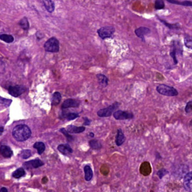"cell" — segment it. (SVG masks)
Wrapping results in <instances>:
<instances>
[{"label":"cell","mask_w":192,"mask_h":192,"mask_svg":"<svg viewBox=\"0 0 192 192\" xmlns=\"http://www.w3.org/2000/svg\"><path fill=\"white\" fill-rule=\"evenodd\" d=\"M12 136L18 141H24L29 139L31 136V131L26 125H19L12 130Z\"/></svg>","instance_id":"obj_1"},{"label":"cell","mask_w":192,"mask_h":192,"mask_svg":"<svg viewBox=\"0 0 192 192\" xmlns=\"http://www.w3.org/2000/svg\"><path fill=\"white\" fill-rule=\"evenodd\" d=\"M157 91L160 95L167 96H176L179 92L175 88L165 84H161L156 87Z\"/></svg>","instance_id":"obj_2"},{"label":"cell","mask_w":192,"mask_h":192,"mask_svg":"<svg viewBox=\"0 0 192 192\" xmlns=\"http://www.w3.org/2000/svg\"><path fill=\"white\" fill-rule=\"evenodd\" d=\"M121 106V103L119 102H114L112 105L107 108L101 109L97 112V114L100 117H108L112 116L116 109Z\"/></svg>","instance_id":"obj_3"},{"label":"cell","mask_w":192,"mask_h":192,"mask_svg":"<svg viewBox=\"0 0 192 192\" xmlns=\"http://www.w3.org/2000/svg\"><path fill=\"white\" fill-rule=\"evenodd\" d=\"M116 29L113 26H105L101 27L97 30V33L102 40L111 38L115 33Z\"/></svg>","instance_id":"obj_4"},{"label":"cell","mask_w":192,"mask_h":192,"mask_svg":"<svg viewBox=\"0 0 192 192\" xmlns=\"http://www.w3.org/2000/svg\"><path fill=\"white\" fill-rule=\"evenodd\" d=\"M44 48L46 51L57 53L59 50V41L56 38H51L45 43Z\"/></svg>","instance_id":"obj_5"},{"label":"cell","mask_w":192,"mask_h":192,"mask_svg":"<svg viewBox=\"0 0 192 192\" xmlns=\"http://www.w3.org/2000/svg\"><path fill=\"white\" fill-rule=\"evenodd\" d=\"M113 117L117 120H126L133 119V114L131 112L118 110L113 113Z\"/></svg>","instance_id":"obj_6"},{"label":"cell","mask_w":192,"mask_h":192,"mask_svg":"<svg viewBox=\"0 0 192 192\" xmlns=\"http://www.w3.org/2000/svg\"><path fill=\"white\" fill-rule=\"evenodd\" d=\"M178 50L182 51V44L179 41L178 42V41H174L173 45L172 46V50L170 53V55L172 57V58L173 59L174 64L175 65H176L178 63V60H177V58H176V51H177V52H179V53H180L181 55H182V52L178 51Z\"/></svg>","instance_id":"obj_7"},{"label":"cell","mask_w":192,"mask_h":192,"mask_svg":"<svg viewBox=\"0 0 192 192\" xmlns=\"http://www.w3.org/2000/svg\"><path fill=\"white\" fill-rule=\"evenodd\" d=\"M151 33V30L147 27H140L135 30V33L137 37L140 38L142 41L145 42V36L148 35Z\"/></svg>","instance_id":"obj_8"},{"label":"cell","mask_w":192,"mask_h":192,"mask_svg":"<svg viewBox=\"0 0 192 192\" xmlns=\"http://www.w3.org/2000/svg\"><path fill=\"white\" fill-rule=\"evenodd\" d=\"M25 91H26L25 87L22 86L16 85L15 86H10L9 89V92L10 94L14 97H18L21 95Z\"/></svg>","instance_id":"obj_9"},{"label":"cell","mask_w":192,"mask_h":192,"mask_svg":"<svg viewBox=\"0 0 192 192\" xmlns=\"http://www.w3.org/2000/svg\"><path fill=\"white\" fill-rule=\"evenodd\" d=\"M80 101L78 100L74 99H68L64 101L62 108L63 109H66L69 108H78L80 107Z\"/></svg>","instance_id":"obj_10"},{"label":"cell","mask_w":192,"mask_h":192,"mask_svg":"<svg viewBox=\"0 0 192 192\" xmlns=\"http://www.w3.org/2000/svg\"><path fill=\"white\" fill-rule=\"evenodd\" d=\"M43 165V162L38 159L26 162L24 163V165L27 169H36Z\"/></svg>","instance_id":"obj_11"},{"label":"cell","mask_w":192,"mask_h":192,"mask_svg":"<svg viewBox=\"0 0 192 192\" xmlns=\"http://www.w3.org/2000/svg\"><path fill=\"white\" fill-rule=\"evenodd\" d=\"M192 173L188 172L184 177V185L188 192H191L192 191Z\"/></svg>","instance_id":"obj_12"},{"label":"cell","mask_w":192,"mask_h":192,"mask_svg":"<svg viewBox=\"0 0 192 192\" xmlns=\"http://www.w3.org/2000/svg\"><path fill=\"white\" fill-rule=\"evenodd\" d=\"M0 153L4 157L10 158L13 154L10 148L6 145H2L0 147Z\"/></svg>","instance_id":"obj_13"},{"label":"cell","mask_w":192,"mask_h":192,"mask_svg":"<svg viewBox=\"0 0 192 192\" xmlns=\"http://www.w3.org/2000/svg\"><path fill=\"white\" fill-rule=\"evenodd\" d=\"M59 152L64 155H68L73 152V149L68 144H60L58 147Z\"/></svg>","instance_id":"obj_14"},{"label":"cell","mask_w":192,"mask_h":192,"mask_svg":"<svg viewBox=\"0 0 192 192\" xmlns=\"http://www.w3.org/2000/svg\"><path fill=\"white\" fill-rule=\"evenodd\" d=\"M96 78L98 80L99 85L101 86L102 87H106L108 85L109 80L106 75L103 74H97L96 75Z\"/></svg>","instance_id":"obj_15"},{"label":"cell","mask_w":192,"mask_h":192,"mask_svg":"<svg viewBox=\"0 0 192 192\" xmlns=\"http://www.w3.org/2000/svg\"><path fill=\"white\" fill-rule=\"evenodd\" d=\"M85 130L84 126L77 127L73 125H70L67 127V132L72 133H80L84 132Z\"/></svg>","instance_id":"obj_16"},{"label":"cell","mask_w":192,"mask_h":192,"mask_svg":"<svg viewBox=\"0 0 192 192\" xmlns=\"http://www.w3.org/2000/svg\"><path fill=\"white\" fill-rule=\"evenodd\" d=\"M125 141V137L123 133L122 130L119 128L117 131V135L116 138V143L117 146H121Z\"/></svg>","instance_id":"obj_17"},{"label":"cell","mask_w":192,"mask_h":192,"mask_svg":"<svg viewBox=\"0 0 192 192\" xmlns=\"http://www.w3.org/2000/svg\"><path fill=\"white\" fill-rule=\"evenodd\" d=\"M158 19L160 21V22H161L163 25H165L166 27L169 28L170 29H172V30H179L181 28V27H180V25L179 23H176L175 24H170V23H167V21H165V20H163L162 19H160V18H158Z\"/></svg>","instance_id":"obj_18"},{"label":"cell","mask_w":192,"mask_h":192,"mask_svg":"<svg viewBox=\"0 0 192 192\" xmlns=\"http://www.w3.org/2000/svg\"><path fill=\"white\" fill-rule=\"evenodd\" d=\"M84 172L86 180L87 182L90 181L93 176V172L91 169V167L89 165H86L84 167Z\"/></svg>","instance_id":"obj_19"},{"label":"cell","mask_w":192,"mask_h":192,"mask_svg":"<svg viewBox=\"0 0 192 192\" xmlns=\"http://www.w3.org/2000/svg\"><path fill=\"white\" fill-rule=\"evenodd\" d=\"M167 1L172 4H175L177 5L184 6H189L192 7V1H178L176 0H167Z\"/></svg>","instance_id":"obj_20"},{"label":"cell","mask_w":192,"mask_h":192,"mask_svg":"<svg viewBox=\"0 0 192 192\" xmlns=\"http://www.w3.org/2000/svg\"><path fill=\"white\" fill-rule=\"evenodd\" d=\"M33 148L37 149L39 155H41L45 150V145L43 142H36L33 145Z\"/></svg>","instance_id":"obj_21"},{"label":"cell","mask_w":192,"mask_h":192,"mask_svg":"<svg viewBox=\"0 0 192 192\" xmlns=\"http://www.w3.org/2000/svg\"><path fill=\"white\" fill-rule=\"evenodd\" d=\"M62 99V96L61 94L58 92H56L53 94L52 100H51V104L53 106H57L58 105Z\"/></svg>","instance_id":"obj_22"},{"label":"cell","mask_w":192,"mask_h":192,"mask_svg":"<svg viewBox=\"0 0 192 192\" xmlns=\"http://www.w3.org/2000/svg\"><path fill=\"white\" fill-rule=\"evenodd\" d=\"M44 6L46 8V9L49 12H53L55 9V5L54 3L51 1H43Z\"/></svg>","instance_id":"obj_23"},{"label":"cell","mask_w":192,"mask_h":192,"mask_svg":"<svg viewBox=\"0 0 192 192\" xmlns=\"http://www.w3.org/2000/svg\"><path fill=\"white\" fill-rule=\"evenodd\" d=\"M89 145L93 149H99L102 147L101 143L97 140H91L89 141Z\"/></svg>","instance_id":"obj_24"},{"label":"cell","mask_w":192,"mask_h":192,"mask_svg":"<svg viewBox=\"0 0 192 192\" xmlns=\"http://www.w3.org/2000/svg\"><path fill=\"white\" fill-rule=\"evenodd\" d=\"M184 44L185 46L189 49L192 48V37L188 34H185L184 36Z\"/></svg>","instance_id":"obj_25"},{"label":"cell","mask_w":192,"mask_h":192,"mask_svg":"<svg viewBox=\"0 0 192 192\" xmlns=\"http://www.w3.org/2000/svg\"><path fill=\"white\" fill-rule=\"evenodd\" d=\"M0 39L7 43H12L14 41V37L10 34H2L0 35Z\"/></svg>","instance_id":"obj_26"},{"label":"cell","mask_w":192,"mask_h":192,"mask_svg":"<svg viewBox=\"0 0 192 192\" xmlns=\"http://www.w3.org/2000/svg\"><path fill=\"white\" fill-rule=\"evenodd\" d=\"M25 175V171L23 168H19L14 171L12 174V176L15 178L18 179Z\"/></svg>","instance_id":"obj_27"},{"label":"cell","mask_w":192,"mask_h":192,"mask_svg":"<svg viewBox=\"0 0 192 192\" xmlns=\"http://www.w3.org/2000/svg\"><path fill=\"white\" fill-rule=\"evenodd\" d=\"M165 2L162 0H156L155 1V10H162L165 8Z\"/></svg>","instance_id":"obj_28"},{"label":"cell","mask_w":192,"mask_h":192,"mask_svg":"<svg viewBox=\"0 0 192 192\" xmlns=\"http://www.w3.org/2000/svg\"><path fill=\"white\" fill-rule=\"evenodd\" d=\"M19 25L24 30L28 29L29 26V23H28V20H27L26 18H24L21 19V20L19 21Z\"/></svg>","instance_id":"obj_29"},{"label":"cell","mask_w":192,"mask_h":192,"mask_svg":"<svg viewBox=\"0 0 192 192\" xmlns=\"http://www.w3.org/2000/svg\"><path fill=\"white\" fill-rule=\"evenodd\" d=\"M20 155L21 156V157L24 159H27L28 158H29L30 157H31L32 155V153L31 151L30 150H22L20 154Z\"/></svg>","instance_id":"obj_30"},{"label":"cell","mask_w":192,"mask_h":192,"mask_svg":"<svg viewBox=\"0 0 192 192\" xmlns=\"http://www.w3.org/2000/svg\"><path fill=\"white\" fill-rule=\"evenodd\" d=\"M79 114L77 113H70L66 116V118L68 120H73L79 117Z\"/></svg>","instance_id":"obj_31"},{"label":"cell","mask_w":192,"mask_h":192,"mask_svg":"<svg viewBox=\"0 0 192 192\" xmlns=\"http://www.w3.org/2000/svg\"><path fill=\"white\" fill-rule=\"evenodd\" d=\"M60 131L62 133H63L64 134V135L65 136V137L67 138V140H68V141H72V140H73V137L72 136L70 135V134L68 133L67 132V131L65 128H61V129L60 130Z\"/></svg>","instance_id":"obj_32"},{"label":"cell","mask_w":192,"mask_h":192,"mask_svg":"<svg viewBox=\"0 0 192 192\" xmlns=\"http://www.w3.org/2000/svg\"><path fill=\"white\" fill-rule=\"evenodd\" d=\"M192 101H189L187 103V105L185 108V111L187 113H189L192 112Z\"/></svg>","instance_id":"obj_33"},{"label":"cell","mask_w":192,"mask_h":192,"mask_svg":"<svg viewBox=\"0 0 192 192\" xmlns=\"http://www.w3.org/2000/svg\"><path fill=\"white\" fill-rule=\"evenodd\" d=\"M167 173H168V172L166 171V170H165V169H163V170H160L158 171V173H157V174H158V175L160 177V178L162 179V177L164 176V175H165Z\"/></svg>","instance_id":"obj_34"},{"label":"cell","mask_w":192,"mask_h":192,"mask_svg":"<svg viewBox=\"0 0 192 192\" xmlns=\"http://www.w3.org/2000/svg\"><path fill=\"white\" fill-rule=\"evenodd\" d=\"M83 118H84V121H85L84 123V125L85 126H89V125H90V123H91V121L90 119H89L87 117H84Z\"/></svg>","instance_id":"obj_35"},{"label":"cell","mask_w":192,"mask_h":192,"mask_svg":"<svg viewBox=\"0 0 192 192\" xmlns=\"http://www.w3.org/2000/svg\"><path fill=\"white\" fill-rule=\"evenodd\" d=\"M0 192H7V189L5 188V187H3L2 188H1L0 189Z\"/></svg>","instance_id":"obj_36"},{"label":"cell","mask_w":192,"mask_h":192,"mask_svg":"<svg viewBox=\"0 0 192 192\" xmlns=\"http://www.w3.org/2000/svg\"><path fill=\"white\" fill-rule=\"evenodd\" d=\"M3 131H4V128L0 127V135L3 133Z\"/></svg>","instance_id":"obj_37"},{"label":"cell","mask_w":192,"mask_h":192,"mask_svg":"<svg viewBox=\"0 0 192 192\" xmlns=\"http://www.w3.org/2000/svg\"><path fill=\"white\" fill-rule=\"evenodd\" d=\"M89 135L91 136V138H94V133H90V134H89Z\"/></svg>","instance_id":"obj_38"}]
</instances>
